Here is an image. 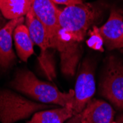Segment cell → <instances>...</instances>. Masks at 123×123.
Instances as JSON below:
<instances>
[{"label":"cell","instance_id":"6da1fadb","mask_svg":"<svg viewBox=\"0 0 123 123\" xmlns=\"http://www.w3.org/2000/svg\"><path fill=\"white\" fill-rule=\"evenodd\" d=\"M101 16V8L91 3L66 6L59 15L60 30L55 43L61 56V71L74 76L82 55L80 43Z\"/></svg>","mask_w":123,"mask_h":123},{"label":"cell","instance_id":"7a4b0ae2","mask_svg":"<svg viewBox=\"0 0 123 123\" xmlns=\"http://www.w3.org/2000/svg\"><path fill=\"white\" fill-rule=\"evenodd\" d=\"M10 86L41 103L56 105L73 108L74 91L62 92L52 84L43 82L36 77L32 72L21 69L16 72Z\"/></svg>","mask_w":123,"mask_h":123},{"label":"cell","instance_id":"3957f363","mask_svg":"<svg viewBox=\"0 0 123 123\" xmlns=\"http://www.w3.org/2000/svg\"><path fill=\"white\" fill-rule=\"evenodd\" d=\"M55 105L38 103L7 89L0 90V122L15 123L29 118L38 111L55 108Z\"/></svg>","mask_w":123,"mask_h":123},{"label":"cell","instance_id":"277c9868","mask_svg":"<svg viewBox=\"0 0 123 123\" xmlns=\"http://www.w3.org/2000/svg\"><path fill=\"white\" fill-rule=\"evenodd\" d=\"M99 93L116 108L123 111V61L114 56L107 59Z\"/></svg>","mask_w":123,"mask_h":123},{"label":"cell","instance_id":"5b68a950","mask_svg":"<svg viewBox=\"0 0 123 123\" xmlns=\"http://www.w3.org/2000/svg\"><path fill=\"white\" fill-rule=\"evenodd\" d=\"M74 114H81L88 103L92 99L96 84L94 78V68L93 63L88 59L83 61L78 72L74 88Z\"/></svg>","mask_w":123,"mask_h":123},{"label":"cell","instance_id":"8992f818","mask_svg":"<svg viewBox=\"0 0 123 123\" xmlns=\"http://www.w3.org/2000/svg\"><path fill=\"white\" fill-rule=\"evenodd\" d=\"M30 9L46 28L51 48L55 47L60 30L58 9L52 0H31Z\"/></svg>","mask_w":123,"mask_h":123},{"label":"cell","instance_id":"52a82bcc","mask_svg":"<svg viewBox=\"0 0 123 123\" xmlns=\"http://www.w3.org/2000/svg\"><path fill=\"white\" fill-rule=\"evenodd\" d=\"M99 30L109 50L123 48V10L111 8L108 19Z\"/></svg>","mask_w":123,"mask_h":123},{"label":"cell","instance_id":"ba28073f","mask_svg":"<svg viewBox=\"0 0 123 123\" xmlns=\"http://www.w3.org/2000/svg\"><path fill=\"white\" fill-rule=\"evenodd\" d=\"M115 111L102 99H92L81 113L80 123H114Z\"/></svg>","mask_w":123,"mask_h":123},{"label":"cell","instance_id":"9c48e42d","mask_svg":"<svg viewBox=\"0 0 123 123\" xmlns=\"http://www.w3.org/2000/svg\"><path fill=\"white\" fill-rule=\"evenodd\" d=\"M25 18L21 17L10 20L0 29V66L8 67L15 59L13 50V37L15 28L20 24H23Z\"/></svg>","mask_w":123,"mask_h":123},{"label":"cell","instance_id":"30bf717a","mask_svg":"<svg viewBox=\"0 0 123 123\" xmlns=\"http://www.w3.org/2000/svg\"><path fill=\"white\" fill-rule=\"evenodd\" d=\"M25 23L33 43L41 49L42 55L45 53L49 48H51L47 32L31 9L25 16Z\"/></svg>","mask_w":123,"mask_h":123},{"label":"cell","instance_id":"8fae6325","mask_svg":"<svg viewBox=\"0 0 123 123\" xmlns=\"http://www.w3.org/2000/svg\"><path fill=\"white\" fill-rule=\"evenodd\" d=\"M74 115L73 108L69 107L53 108L42 110L32 115L30 123H64Z\"/></svg>","mask_w":123,"mask_h":123},{"label":"cell","instance_id":"7c38bea8","mask_svg":"<svg viewBox=\"0 0 123 123\" xmlns=\"http://www.w3.org/2000/svg\"><path fill=\"white\" fill-rule=\"evenodd\" d=\"M13 39L18 58L25 62L33 54V43L26 25H18L13 31Z\"/></svg>","mask_w":123,"mask_h":123},{"label":"cell","instance_id":"4fadbf2b","mask_svg":"<svg viewBox=\"0 0 123 123\" xmlns=\"http://www.w3.org/2000/svg\"><path fill=\"white\" fill-rule=\"evenodd\" d=\"M30 7L31 0H0V10L9 20L24 17Z\"/></svg>","mask_w":123,"mask_h":123},{"label":"cell","instance_id":"5bb4252c","mask_svg":"<svg viewBox=\"0 0 123 123\" xmlns=\"http://www.w3.org/2000/svg\"><path fill=\"white\" fill-rule=\"evenodd\" d=\"M89 38L86 41L87 45L94 50L103 52L104 41L97 26H93L92 30L89 31Z\"/></svg>","mask_w":123,"mask_h":123},{"label":"cell","instance_id":"9a60e30c","mask_svg":"<svg viewBox=\"0 0 123 123\" xmlns=\"http://www.w3.org/2000/svg\"><path fill=\"white\" fill-rule=\"evenodd\" d=\"M52 1L57 5H63L66 6H72L75 5H79L83 3V0H52Z\"/></svg>","mask_w":123,"mask_h":123},{"label":"cell","instance_id":"2e32d148","mask_svg":"<svg viewBox=\"0 0 123 123\" xmlns=\"http://www.w3.org/2000/svg\"><path fill=\"white\" fill-rule=\"evenodd\" d=\"M81 122V114L74 115L69 120H67L66 123H80Z\"/></svg>","mask_w":123,"mask_h":123},{"label":"cell","instance_id":"e0dca14e","mask_svg":"<svg viewBox=\"0 0 123 123\" xmlns=\"http://www.w3.org/2000/svg\"><path fill=\"white\" fill-rule=\"evenodd\" d=\"M114 123H123V113L119 114L114 119Z\"/></svg>","mask_w":123,"mask_h":123},{"label":"cell","instance_id":"ac0fdd59","mask_svg":"<svg viewBox=\"0 0 123 123\" xmlns=\"http://www.w3.org/2000/svg\"><path fill=\"white\" fill-rule=\"evenodd\" d=\"M27 123H30V121H29V122H27Z\"/></svg>","mask_w":123,"mask_h":123}]
</instances>
